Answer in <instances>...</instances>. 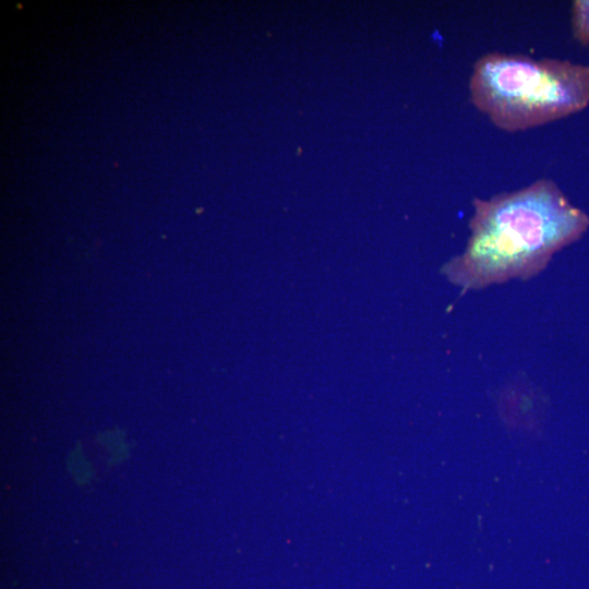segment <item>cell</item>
Instances as JSON below:
<instances>
[{
  "label": "cell",
  "instance_id": "cell-1",
  "mask_svg": "<svg viewBox=\"0 0 589 589\" xmlns=\"http://www.w3.org/2000/svg\"><path fill=\"white\" fill-rule=\"evenodd\" d=\"M472 205L467 245L442 267L464 292L538 275L589 228V216L551 179Z\"/></svg>",
  "mask_w": 589,
  "mask_h": 589
},
{
  "label": "cell",
  "instance_id": "cell-2",
  "mask_svg": "<svg viewBox=\"0 0 589 589\" xmlns=\"http://www.w3.org/2000/svg\"><path fill=\"white\" fill-rule=\"evenodd\" d=\"M469 89L474 107L495 127L518 132L585 109L589 105V65L490 52L473 64Z\"/></svg>",
  "mask_w": 589,
  "mask_h": 589
},
{
  "label": "cell",
  "instance_id": "cell-3",
  "mask_svg": "<svg viewBox=\"0 0 589 589\" xmlns=\"http://www.w3.org/2000/svg\"><path fill=\"white\" fill-rule=\"evenodd\" d=\"M572 28L575 39L589 44V0H576L572 7Z\"/></svg>",
  "mask_w": 589,
  "mask_h": 589
}]
</instances>
